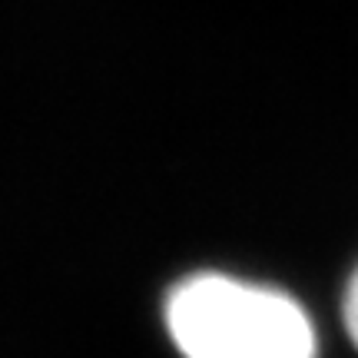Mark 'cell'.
<instances>
[{
    "mask_svg": "<svg viewBox=\"0 0 358 358\" xmlns=\"http://www.w3.org/2000/svg\"><path fill=\"white\" fill-rule=\"evenodd\" d=\"M163 325L182 358H319L315 322L292 292L216 268L169 289Z\"/></svg>",
    "mask_w": 358,
    "mask_h": 358,
    "instance_id": "cell-1",
    "label": "cell"
},
{
    "mask_svg": "<svg viewBox=\"0 0 358 358\" xmlns=\"http://www.w3.org/2000/svg\"><path fill=\"white\" fill-rule=\"evenodd\" d=\"M342 325H345L348 342L358 348V266L352 268L345 292H342Z\"/></svg>",
    "mask_w": 358,
    "mask_h": 358,
    "instance_id": "cell-2",
    "label": "cell"
}]
</instances>
